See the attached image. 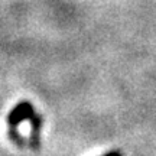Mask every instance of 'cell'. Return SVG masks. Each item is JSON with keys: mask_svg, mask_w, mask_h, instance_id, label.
I'll return each mask as SVG.
<instances>
[{"mask_svg": "<svg viewBox=\"0 0 156 156\" xmlns=\"http://www.w3.org/2000/svg\"><path fill=\"white\" fill-rule=\"evenodd\" d=\"M35 116L34 106L30 101H20L19 104L12 108V112L7 116V123L12 129L17 127L19 124L25 120H32V117Z\"/></svg>", "mask_w": 156, "mask_h": 156, "instance_id": "6da1fadb", "label": "cell"}, {"mask_svg": "<svg viewBox=\"0 0 156 156\" xmlns=\"http://www.w3.org/2000/svg\"><path fill=\"white\" fill-rule=\"evenodd\" d=\"M103 156H123V155H122V152H119V151H110V152H107V153H104Z\"/></svg>", "mask_w": 156, "mask_h": 156, "instance_id": "7a4b0ae2", "label": "cell"}]
</instances>
